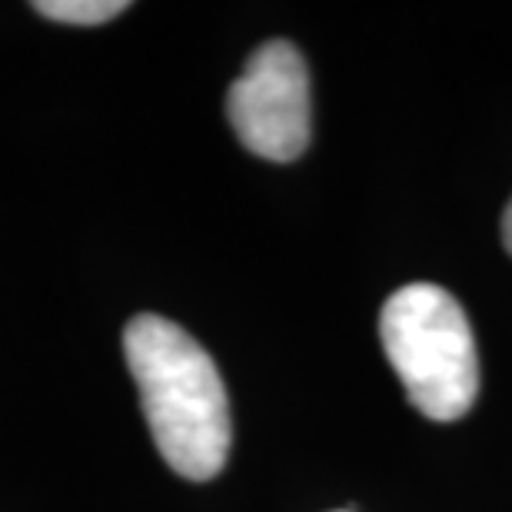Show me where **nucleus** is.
Returning <instances> with one entry per match:
<instances>
[{"instance_id": "2", "label": "nucleus", "mask_w": 512, "mask_h": 512, "mask_svg": "<svg viewBox=\"0 0 512 512\" xmlns=\"http://www.w3.org/2000/svg\"><path fill=\"white\" fill-rule=\"evenodd\" d=\"M380 340L409 403L453 423L479 396V353L463 306L436 283H409L383 303Z\"/></svg>"}, {"instance_id": "4", "label": "nucleus", "mask_w": 512, "mask_h": 512, "mask_svg": "<svg viewBox=\"0 0 512 512\" xmlns=\"http://www.w3.org/2000/svg\"><path fill=\"white\" fill-rule=\"evenodd\" d=\"M37 14H44L57 24H77V27H97L124 14V0H37Z\"/></svg>"}, {"instance_id": "5", "label": "nucleus", "mask_w": 512, "mask_h": 512, "mask_svg": "<svg viewBox=\"0 0 512 512\" xmlns=\"http://www.w3.org/2000/svg\"><path fill=\"white\" fill-rule=\"evenodd\" d=\"M503 243H506V250L512 253V200H509V207L503 213Z\"/></svg>"}, {"instance_id": "1", "label": "nucleus", "mask_w": 512, "mask_h": 512, "mask_svg": "<svg viewBox=\"0 0 512 512\" xmlns=\"http://www.w3.org/2000/svg\"><path fill=\"white\" fill-rule=\"evenodd\" d=\"M124 353L167 466L193 483L213 479L227 466L233 426L227 389L210 353L157 313H140L127 323Z\"/></svg>"}, {"instance_id": "3", "label": "nucleus", "mask_w": 512, "mask_h": 512, "mask_svg": "<svg viewBox=\"0 0 512 512\" xmlns=\"http://www.w3.org/2000/svg\"><path fill=\"white\" fill-rule=\"evenodd\" d=\"M227 117L250 153L290 163L310 147V74L290 40H266L227 94Z\"/></svg>"}]
</instances>
